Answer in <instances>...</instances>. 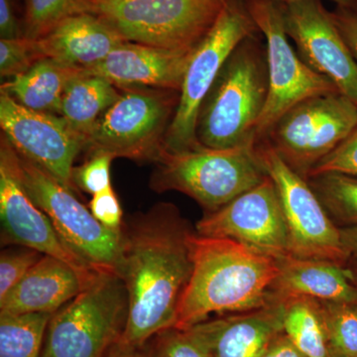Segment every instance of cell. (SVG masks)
Returning a JSON list of instances; mask_svg holds the SVG:
<instances>
[{
  "mask_svg": "<svg viewBox=\"0 0 357 357\" xmlns=\"http://www.w3.org/2000/svg\"><path fill=\"white\" fill-rule=\"evenodd\" d=\"M192 231L173 204H155L122 229L119 277L128 294V323L114 351L144 349L174 328L192 271Z\"/></svg>",
  "mask_w": 357,
  "mask_h": 357,
  "instance_id": "obj_1",
  "label": "cell"
},
{
  "mask_svg": "<svg viewBox=\"0 0 357 357\" xmlns=\"http://www.w3.org/2000/svg\"><path fill=\"white\" fill-rule=\"evenodd\" d=\"M192 271L174 328L185 330L211 314H241L266 306L279 267L276 258L225 238H192Z\"/></svg>",
  "mask_w": 357,
  "mask_h": 357,
  "instance_id": "obj_2",
  "label": "cell"
},
{
  "mask_svg": "<svg viewBox=\"0 0 357 357\" xmlns=\"http://www.w3.org/2000/svg\"><path fill=\"white\" fill-rule=\"evenodd\" d=\"M258 33L237 45L204 98L196 130L202 146L256 145V128L269 93L266 45Z\"/></svg>",
  "mask_w": 357,
  "mask_h": 357,
  "instance_id": "obj_3",
  "label": "cell"
},
{
  "mask_svg": "<svg viewBox=\"0 0 357 357\" xmlns=\"http://www.w3.org/2000/svg\"><path fill=\"white\" fill-rule=\"evenodd\" d=\"M150 178L154 192L177 191L195 199L206 213L229 204L268 177L255 146L184 151L163 149Z\"/></svg>",
  "mask_w": 357,
  "mask_h": 357,
  "instance_id": "obj_4",
  "label": "cell"
},
{
  "mask_svg": "<svg viewBox=\"0 0 357 357\" xmlns=\"http://www.w3.org/2000/svg\"><path fill=\"white\" fill-rule=\"evenodd\" d=\"M123 280L100 272L81 293L52 317L41 357H110L128 318Z\"/></svg>",
  "mask_w": 357,
  "mask_h": 357,
  "instance_id": "obj_5",
  "label": "cell"
},
{
  "mask_svg": "<svg viewBox=\"0 0 357 357\" xmlns=\"http://www.w3.org/2000/svg\"><path fill=\"white\" fill-rule=\"evenodd\" d=\"M93 14L126 41L176 51L196 49L225 0H91Z\"/></svg>",
  "mask_w": 357,
  "mask_h": 357,
  "instance_id": "obj_6",
  "label": "cell"
},
{
  "mask_svg": "<svg viewBox=\"0 0 357 357\" xmlns=\"http://www.w3.org/2000/svg\"><path fill=\"white\" fill-rule=\"evenodd\" d=\"M178 100L180 91L173 89L121 86L117 100L86 136L84 150L114 159L156 161Z\"/></svg>",
  "mask_w": 357,
  "mask_h": 357,
  "instance_id": "obj_7",
  "label": "cell"
},
{
  "mask_svg": "<svg viewBox=\"0 0 357 357\" xmlns=\"http://www.w3.org/2000/svg\"><path fill=\"white\" fill-rule=\"evenodd\" d=\"M260 32L245 0H225L213 29L195 49L180 89V100L164 140V149L178 152L202 146L197 122L204 98L237 45Z\"/></svg>",
  "mask_w": 357,
  "mask_h": 357,
  "instance_id": "obj_8",
  "label": "cell"
},
{
  "mask_svg": "<svg viewBox=\"0 0 357 357\" xmlns=\"http://www.w3.org/2000/svg\"><path fill=\"white\" fill-rule=\"evenodd\" d=\"M356 126V103L335 91L294 105L262 141L307 180L314 167L347 139Z\"/></svg>",
  "mask_w": 357,
  "mask_h": 357,
  "instance_id": "obj_9",
  "label": "cell"
},
{
  "mask_svg": "<svg viewBox=\"0 0 357 357\" xmlns=\"http://www.w3.org/2000/svg\"><path fill=\"white\" fill-rule=\"evenodd\" d=\"M18 157L27 192L50 218L66 246L93 271L119 275L122 230L105 227L73 191L29 160Z\"/></svg>",
  "mask_w": 357,
  "mask_h": 357,
  "instance_id": "obj_10",
  "label": "cell"
},
{
  "mask_svg": "<svg viewBox=\"0 0 357 357\" xmlns=\"http://www.w3.org/2000/svg\"><path fill=\"white\" fill-rule=\"evenodd\" d=\"M256 151L280 197L290 236L291 255L347 267L351 257L342 244L340 227L326 213L306 178L292 170L264 141L256 144Z\"/></svg>",
  "mask_w": 357,
  "mask_h": 357,
  "instance_id": "obj_11",
  "label": "cell"
},
{
  "mask_svg": "<svg viewBox=\"0 0 357 357\" xmlns=\"http://www.w3.org/2000/svg\"><path fill=\"white\" fill-rule=\"evenodd\" d=\"M245 2L255 24L266 39L269 93L256 128L258 143L294 105L311 96L340 91L331 79L312 70L294 50L284 28L279 3L269 0Z\"/></svg>",
  "mask_w": 357,
  "mask_h": 357,
  "instance_id": "obj_12",
  "label": "cell"
},
{
  "mask_svg": "<svg viewBox=\"0 0 357 357\" xmlns=\"http://www.w3.org/2000/svg\"><path fill=\"white\" fill-rule=\"evenodd\" d=\"M0 220L2 245L25 246L69 264L89 283L93 271L63 243L50 218L30 197L23 182L20 157L1 134L0 139Z\"/></svg>",
  "mask_w": 357,
  "mask_h": 357,
  "instance_id": "obj_13",
  "label": "cell"
},
{
  "mask_svg": "<svg viewBox=\"0 0 357 357\" xmlns=\"http://www.w3.org/2000/svg\"><path fill=\"white\" fill-rule=\"evenodd\" d=\"M196 232L236 241L276 259L291 255L283 206L269 176L222 208L206 213L197 222Z\"/></svg>",
  "mask_w": 357,
  "mask_h": 357,
  "instance_id": "obj_14",
  "label": "cell"
},
{
  "mask_svg": "<svg viewBox=\"0 0 357 357\" xmlns=\"http://www.w3.org/2000/svg\"><path fill=\"white\" fill-rule=\"evenodd\" d=\"M0 126L18 155L29 160L74 191L75 160L84 140L57 114L23 107L0 91Z\"/></svg>",
  "mask_w": 357,
  "mask_h": 357,
  "instance_id": "obj_15",
  "label": "cell"
},
{
  "mask_svg": "<svg viewBox=\"0 0 357 357\" xmlns=\"http://www.w3.org/2000/svg\"><path fill=\"white\" fill-rule=\"evenodd\" d=\"M284 28L300 58L328 77L342 95L357 105V64L321 0L279 4Z\"/></svg>",
  "mask_w": 357,
  "mask_h": 357,
  "instance_id": "obj_16",
  "label": "cell"
},
{
  "mask_svg": "<svg viewBox=\"0 0 357 357\" xmlns=\"http://www.w3.org/2000/svg\"><path fill=\"white\" fill-rule=\"evenodd\" d=\"M194 50L176 51L126 41L105 60L86 69L119 86L180 91Z\"/></svg>",
  "mask_w": 357,
  "mask_h": 357,
  "instance_id": "obj_17",
  "label": "cell"
},
{
  "mask_svg": "<svg viewBox=\"0 0 357 357\" xmlns=\"http://www.w3.org/2000/svg\"><path fill=\"white\" fill-rule=\"evenodd\" d=\"M285 301L271 298L255 311L208 319L191 330L210 349L213 357H261L283 332Z\"/></svg>",
  "mask_w": 357,
  "mask_h": 357,
  "instance_id": "obj_18",
  "label": "cell"
},
{
  "mask_svg": "<svg viewBox=\"0 0 357 357\" xmlns=\"http://www.w3.org/2000/svg\"><path fill=\"white\" fill-rule=\"evenodd\" d=\"M88 284L67 263L43 255L24 278L0 300V314H55Z\"/></svg>",
  "mask_w": 357,
  "mask_h": 357,
  "instance_id": "obj_19",
  "label": "cell"
},
{
  "mask_svg": "<svg viewBox=\"0 0 357 357\" xmlns=\"http://www.w3.org/2000/svg\"><path fill=\"white\" fill-rule=\"evenodd\" d=\"M279 272L270 298L307 297L357 305V284L349 267L288 255L277 259Z\"/></svg>",
  "mask_w": 357,
  "mask_h": 357,
  "instance_id": "obj_20",
  "label": "cell"
},
{
  "mask_svg": "<svg viewBox=\"0 0 357 357\" xmlns=\"http://www.w3.org/2000/svg\"><path fill=\"white\" fill-rule=\"evenodd\" d=\"M38 41L44 58L89 69L126 40L93 13L68 18Z\"/></svg>",
  "mask_w": 357,
  "mask_h": 357,
  "instance_id": "obj_21",
  "label": "cell"
},
{
  "mask_svg": "<svg viewBox=\"0 0 357 357\" xmlns=\"http://www.w3.org/2000/svg\"><path fill=\"white\" fill-rule=\"evenodd\" d=\"M84 72L82 68L44 58L27 72L7 79L1 84V91L27 109L58 115L68 86Z\"/></svg>",
  "mask_w": 357,
  "mask_h": 357,
  "instance_id": "obj_22",
  "label": "cell"
},
{
  "mask_svg": "<svg viewBox=\"0 0 357 357\" xmlns=\"http://www.w3.org/2000/svg\"><path fill=\"white\" fill-rule=\"evenodd\" d=\"M119 96V86L105 77L86 70L68 86L58 115L86 140L96 122Z\"/></svg>",
  "mask_w": 357,
  "mask_h": 357,
  "instance_id": "obj_23",
  "label": "cell"
},
{
  "mask_svg": "<svg viewBox=\"0 0 357 357\" xmlns=\"http://www.w3.org/2000/svg\"><path fill=\"white\" fill-rule=\"evenodd\" d=\"M284 301V333L307 357H328V335L319 301L307 297Z\"/></svg>",
  "mask_w": 357,
  "mask_h": 357,
  "instance_id": "obj_24",
  "label": "cell"
},
{
  "mask_svg": "<svg viewBox=\"0 0 357 357\" xmlns=\"http://www.w3.org/2000/svg\"><path fill=\"white\" fill-rule=\"evenodd\" d=\"M54 314H0V357H41Z\"/></svg>",
  "mask_w": 357,
  "mask_h": 357,
  "instance_id": "obj_25",
  "label": "cell"
},
{
  "mask_svg": "<svg viewBox=\"0 0 357 357\" xmlns=\"http://www.w3.org/2000/svg\"><path fill=\"white\" fill-rule=\"evenodd\" d=\"M333 222L340 229L357 227V177L324 173L307 178Z\"/></svg>",
  "mask_w": 357,
  "mask_h": 357,
  "instance_id": "obj_26",
  "label": "cell"
},
{
  "mask_svg": "<svg viewBox=\"0 0 357 357\" xmlns=\"http://www.w3.org/2000/svg\"><path fill=\"white\" fill-rule=\"evenodd\" d=\"M93 13L91 0H25L24 37L41 39L63 21Z\"/></svg>",
  "mask_w": 357,
  "mask_h": 357,
  "instance_id": "obj_27",
  "label": "cell"
},
{
  "mask_svg": "<svg viewBox=\"0 0 357 357\" xmlns=\"http://www.w3.org/2000/svg\"><path fill=\"white\" fill-rule=\"evenodd\" d=\"M330 354L357 357V305L319 301Z\"/></svg>",
  "mask_w": 357,
  "mask_h": 357,
  "instance_id": "obj_28",
  "label": "cell"
},
{
  "mask_svg": "<svg viewBox=\"0 0 357 357\" xmlns=\"http://www.w3.org/2000/svg\"><path fill=\"white\" fill-rule=\"evenodd\" d=\"M151 357H213L203 340L191 328H170L152 338Z\"/></svg>",
  "mask_w": 357,
  "mask_h": 357,
  "instance_id": "obj_29",
  "label": "cell"
},
{
  "mask_svg": "<svg viewBox=\"0 0 357 357\" xmlns=\"http://www.w3.org/2000/svg\"><path fill=\"white\" fill-rule=\"evenodd\" d=\"M44 59L38 41L21 37L0 40V75L3 77L18 76Z\"/></svg>",
  "mask_w": 357,
  "mask_h": 357,
  "instance_id": "obj_30",
  "label": "cell"
},
{
  "mask_svg": "<svg viewBox=\"0 0 357 357\" xmlns=\"http://www.w3.org/2000/svg\"><path fill=\"white\" fill-rule=\"evenodd\" d=\"M44 255L25 246L4 249L0 255V300L29 272Z\"/></svg>",
  "mask_w": 357,
  "mask_h": 357,
  "instance_id": "obj_31",
  "label": "cell"
},
{
  "mask_svg": "<svg viewBox=\"0 0 357 357\" xmlns=\"http://www.w3.org/2000/svg\"><path fill=\"white\" fill-rule=\"evenodd\" d=\"M114 157L105 153L89 154L83 165L75 167L73 183L86 192L96 195L112 185L110 165Z\"/></svg>",
  "mask_w": 357,
  "mask_h": 357,
  "instance_id": "obj_32",
  "label": "cell"
},
{
  "mask_svg": "<svg viewBox=\"0 0 357 357\" xmlns=\"http://www.w3.org/2000/svg\"><path fill=\"white\" fill-rule=\"evenodd\" d=\"M324 173H342L357 177V126L332 153L314 167L309 178Z\"/></svg>",
  "mask_w": 357,
  "mask_h": 357,
  "instance_id": "obj_33",
  "label": "cell"
},
{
  "mask_svg": "<svg viewBox=\"0 0 357 357\" xmlns=\"http://www.w3.org/2000/svg\"><path fill=\"white\" fill-rule=\"evenodd\" d=\"M89 210L102 225L114 231L123 229V211L112 185L93 195L89 202Z\"/></svg>",
  "mask_w": 357,
  "mask_h": 357,
  "instance_id": "obj_34",
  "label": "cell"
},
{
  "mask_svg": "<svg viewBox=\"0 0 357 357\" xmlns=\"http://www.w3.org/2000/svg\"><path fill=\"white\" fill-rule=\"evenodd\" d=\"M333 20L357 64V10L337 6Z\"/></svg>",
  "mask_w": 357,
  "mask_h": 357,
  "instance_id": "obj_35",
  "label": "cell"
},
{
  "mask_svg": "<svg viewBox=\"0 0 357 357\" xmlns=\"http://www.w3.org/2000/svg\"><path fill=\"white\" fill-rule=\"evenodd\" d=\"M0 37L1 39L24 37V26L16 13L15 0H0Z\"/></svg>",
  "mask_w": 357,
  "mask_h": 357,
  "instance_id": "obj_36",
  "label": "cell"
},
{
  "mask_svg": "<svg viewBox=\"0 0 357 357\" xmlns=\"http://www.w3.org/2000/svg\"><path fill=\"white\" fill-rule=\"evenodd\" d=\"M261 357H307L291 342L290 338L282 332L272 340Z\"/></svg>",
  "mask_w": 357,
  "mask_h": 357,
  "instance_id": "obj_37",
  "label": "cell"
},
{
  "mask_svg": "<svg viewBox=\"0 0 357 357\" xmlns=\"http://www.w3.org/2000/svg\"><path fill=\"white\" fill-rule=\"evenodd\" d=\"M340 229L345 250L351 258L357 259V227H342Z\"/></svg>",
  "mask_w": 357,
  "mask_h": 357,
  "instance_id": "obj_38",
  "label": "cell"
},
{
  "mask_svg": "<svg viewBox=\"0 0 357 357\" xmlns=\"http://www.w3.org/2000/svg\"><path fill=\"white\" fill-rule=\"evenodd\" d=\"M269 1L275 2V3L286 4L291 3V2L301 1V0H269ZM333 1L337 3V6L357 10V0H333Z\"/></svg>",
  "mask_w": 357,
  "mask_h": 357,
  "instance_id": "obj_39",
  "label": "cell"
},
{
  "mask_svg": "<svg viewBox=\"0 0 357 357\" xmlns=\"http://www.w3.org/2000/svg\"><path fill=\"white\" fill-rule=\"evenodd\" d=\"M144 349L132 351H114L110 357H151L149 352Z\"/></svg>",
  "mask_w": 357,
  "mask_h": 357,
  "instance_id": "obj_40",
  "label": "cell"
},
{
  "mask_svg": "<svg viewBox=\"0 0 357 357\" xmlns=\"http://www.w3.org/2000/svg\"><path fill=\"white\" fill-rule=\"evenodd\" d=\"M347 267L351 270L352 279H354V281L357 284V259L351 258V261L347 264Z\"/></svg>",
  "mask_w": 357,
  "mask_h": 357,
  "instance_id": "obj_41",
  "label": "cell"
},
{
  "mask_svg": "<svg viewBox=\"0 0 357 357\" xmlns=\"http://www.w3.org/2000/svg\"><path fill=\"white\" fill-rule=\"evenodd\" d=\"M328 357H351V356H340V354H328Z\"/></svg>",
  "mask_w": 357,
  "mask_h": 357,
  "instance_id": "obj_42",
  "label": "cell"
}]
</instances>
